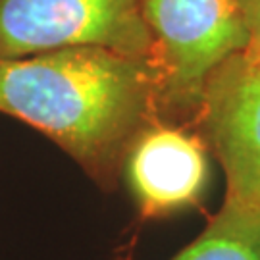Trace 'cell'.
I'll return each mask as SVG.
<instances>
[{"mask_svg":"<svg viewBox=\"0 0 260 260\" xmlns=\"http://www.w3.org/2000/svg\"><path fill=\"white\" fill-rule=\"evenodd\" d=\"M0 112L45 133L110 191L131 143L158 120L154 72L147 58L101 47L6 58Z\"/></svg>","mask_w":260,"mask_h":260,"instance_id":"1","label":"cell"},{"mask_svg":"<svg viewBox=\"0 0 260 260\" xmlns=\"http://www.w3.org/2000/svg\"><path fill=\"white\" fill-rule=\"evenodd\" d=\"M156 118L193 127L206 79L249 47L243 0H143Z\"/></svg>","mask_w":260,"mask_h":260,"instance_id":"2","label":"cell"},{"mask_svg":"<svg viewBox=\"0 0 260 260\" xmlns=\"http://www.w3.org/2000/svg\"><path fill=\"white\" fill-rule=\"evenodd\" d=\"M143 0H0V60L101 47L150 62Z\"/></svg>","mask_w":260,"mask_h":260,"instance_id":"3","label":"cell"},{"mask_svg":"<svg viewBox=\"0 0 260 260\" xmlns=\"http://www.w3.org/2000/svg\"><path fill=\"white\" fill-rule=\"evenodd\" d=\"M191 129L225 174L223 205L260 212V56L243 50L214 70Z\"/></svg>","mask_w":260,"mask_h":260,"instance_id":"4","label":"cell"},{"mask_svg":"<svg viewBox=\"0 0 260 260\" xmlns=\"http://www.w3.org/2000/svg\"><path fill=\"white\" fill-rule=\"evenodd\" d=\"M123 172L145 218L195 206L208 181V149L191 127L154 120L131 143Z\"/></svg>","mask_w":260,"mask_h":260,"instance_id":"5","label":"cell"},{"mask_svg":"<svg viewBox=\"0 0 260 260\" xmlns=\"http://www.w3.org/2000/svg\"><path fill=\"white\" fill-rule=\"evenodd\" d=\"M172 260H260V212L223 205Z\"/></svg>","mask_w":260,"mask_h":260,"instance_id":"6","label":"cell"},{"mask_svg":"<svg viewBox=\"0 0 260 260\" xmlns=\"http://www.w3.org/2000/svg\"><path fill=\"white\" fill-rule=\"evenodd\" d=\"M243 14L249 29V47L245 52L260 56V0H243Z\"/></svg>","mask_w":260,"mask_h":260,"instance_id":"7","label":"cell"}]
</instances>
